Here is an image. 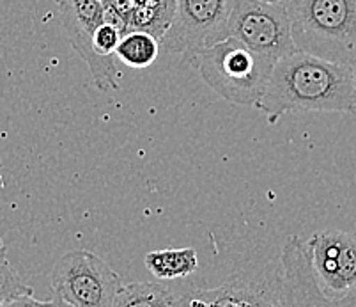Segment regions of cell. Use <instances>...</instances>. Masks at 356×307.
Listing matches in <instances>:
<instances>
[{
	"label": "cell",
	"mask_w": 356,
	"mask_h": 307,
	"mask_svg": "<svg viewBox=\"0 0 356 307\" xmlns=\"http://www.w3.org/2000/svg\"><path fill=\"white\" fill-rule=\"evenodd\" d=\"M32 293V288L22 281L15 267L8 258V249H6L4 240L0 238V307L4 306L8 300L18 295H27Z\"/></svg>",
	"instance_id": "4fadbf2b"
},
{
	"label": "cell",
	"mask_w": 356,
	"mask_h": 307,
	"mask_svg": "<svg viewBox=\"0 0 356 307\" xmlns=\"http://www.w3.org/2000/svg\"><path fill=\"white\" fill-rule=\"evenodd\" d=\"M309 245L314 276L330 299L356 292V231L328 229L309 238Z\"/></svg>",
	"instance_id": "ba28073f"
},
{
	"label": "cell",
	"mask_w": 356,
	"mask_h": 307,
	"mask_svg": "<svg viewBox=\"0 0 356 307\" xmlns=\"http://www.w3.org/2000/svg\"><path fill=\"white\" fill-rule=\"evenodd\" d=\"M112 307H186V290L161 283L122 284Z\"/></svg>",
	"instance_id": "30bf717a"
},
{
	"label": "cell",
	"mask_w": 356,
	"mask_h": 307,
	"mask_svg": "<svg viewBox=\"0 0 356 307\" xmlns=\"http://www.w3.org/2000/svg\"><path fill=\"white\" fill-rule=\"evenodd\" d=\"M227 38H236L271 64L296 52L286 4L232 0Z\"/></svg>",
	"instance_id": "5b68a950"
},
{
	"label": "cell",
	"mask_w": 356,
	"mask_h": 307,
	"mask_svg": "<svg viewBox=\"0 0 356 307\" xmlns=\"http://www.w3.org/2000/svg\"><path fill=\"white\" fill-rule=\"evenodd\" d=\"M57 307H64V306H63V304H60V302H59V300H57Z\"/></svg>",
	"instance_id": "ac0fdd59"
},
{
	"label": "cell",
	"mask_w": 356,
	"mask_h": 307,
	"mask_svg": "<svg viewBox=\"0 0 356 307\" xmlns=\"http://www.w3.org/2000/svg\"><path fill=\"white\" fill-rule=\"evenodd\" d=\"M122 281L95 252H66L51 270L54 299L64 307H112Z\"/></svg>",
	"instance_id": "277c9868"
},
{
	"label": "cell",
	"mask_w": 356,
	"mask_h": 307,
	"mask_svg": "<svg viewBox=\"0 0 356 307\" xmlns=\"http://www.w3.org/2000/svg\"><path fill=\"white\" fill-rule=\"evenodd\" d=\"M160 56V40L145 31H129L122 36L115 57L134 70H145Z\"/></svg>",
	"instance_id": "7c38bea8"
},
{
	"label": "cell",
	"mask_w": 356,
	"mask_h": 307,
	"mask_svg": "<svg viewBox=\"0 0 356 307\" xmlns=\"http://www.w3.org/2000/svg\"><path fill=\"white\" fill-rule=\"evenodd\" d=\"M144 265L160 281H176L188 277L199 267L195 249H163L145 254Z\"/></svg>",
	"instance_id": "8fae6325"
},
{
	"label": "cell",
	"mask_w": 356,
	"mask_h": 307,
	"mask_svg": "<svg viewBox=\"0 0 356 307\" xmlns=\"http://www.w3.org/2000/svg\"><path fill=\"white\" fill-rule=\"evenodd\" d=\"M262 2H270V4H287L289 0H262Z\"/></svg>",
	"instance_id": "2e32d148"
},
{
	"label": "cell",
	"mask_w": 356,
	"mask_h": 307,
	"mask_svg": "<svg viewBox=\"0 0 356 307\" xmlns=\"http://www.w3.org/2000/svg\"><path fill=\"white\" fill-rule=\"evenodd\" d=\"M255 107L270 123L287 111L356 112L353 66L296 50L275 64Z\"/></svg>",
	"instance_id": "6da1fadb"
},
{
	"label": "cell",
	"mask_w": 356,
	"mask_h": 307,
	"mask_svg": "<svg viewBox=\"0 0 356 307\" xmlns=\"http://www.w3.org/2000/svg\"><path fill=\"white\" fill-rule=\"evenodd\" d=\"M353 77H355V109H356V61L353 64Z\"/></svg>",
	"instance_id": "e0dca14e"
},
{
	"label": "cell",
	"mask_w": 356,
	"mask_h": 307,
	"mask_svg": "<svg viewBox=\"0 0 356 307\" xmlns=\"http://www.w3.org/2000/svg\"><path fill=\"white\" fill-rule=\"evenodd\" d=\"M296 50L330 63L356 61V0H289L286 4Z\"/></svg>",
	"instance_id": "7a4b0ae2"
},
{
	"label": "cell",
	"mask_w": 356,
	"mask_h": 307,
	"mask_svg": "<svg viewBox=\"0 0 356 307\" xmlns=\"http://www.w3.org/2000/svg\"><path fill=\"white\" fill-rule=\"evenodd\" d=\"M280 283L273 307H356V292L333 300L317 284L309 240L289 237L280 251Z\"/></svg>",
	"instance_id": "52a82bcc"
},
{
	"label": "cell",
	"mask_w": 356,
	"mask_h": 307,
	"mask_svg": "<svg viewBox=\"0 0 356 307\" xmlns=\"http://www.w3.org/2000/svg\"><path fill=\"white\" fill-rule=\"evenodd\" d=\"M2 307H57V300L51 299V300H38L34 299L32 293H27V295H18V297H13L11 300L4 304Z\"/></svg>",
	"instance_id": "9a60e30c"
},
{
	"label": "cell",
	"mask_w": 356,
	"mask_h": 307,
	"mask_svg": "<svg viewBox=\"0 0 356 307\" xmlns=\"http://www.w3.org/2000/svg\"><path fill=\"white\" fill-rule=\"evenodd\" d=\"M59 4L63 25L74 50L89 66L96 87L102 91L119 89V71L114 59H102L92 50V36L105 22V6L102 0H55Z\"/></svg>",
	"instance_id": "9c48e42d"
},
{
	"label": "cell",
	"mask_w": 356,
	"mask_h": 307,
	"mask_svg": "<svg viewBox=\"0 0 356 307\" xmlns=\"http://www.w3.org/2000/svg\"><path fill=\"white\" fill-rule=\"evenodd\" d=\"M232 0H176V11L161 47L186 63L206 47L227 38Z\"/></svg>",
	"instance_id": "8992f818"
},
{
	"label": "cell",
	"mask_w": 356,
	"mask_h": 307,
	"mask_svg": "<svg viewBox=\"0 0 356 307\" xmlns=\"http://www.w3.org/2000/svg\"><path fill=\"white\" fill-rule=\"evenodd\" d=\"M122 36L124 34L121 32V29L115 27L114 24L103 22L92 36V50L102 59H114Z\"/></svg>",
	"instance_id": "5bb4252c"
},
{
	"label": "cell",
	"mask_w": 356,
	"mask_h": 307,
	"mask_svg": "<svg viewBox=\"0 0 356 307\" xmlns=\"http://www.w3.org/2000/svg\"><path fill=\"white\" fill-rule=\"evenodd\" d=\"M200 79L234 105H257L275 64L262 59L236 38L206 47L190 59Z\"/></svg>",
	"instance_id": "3957f363"
}]
</instances>
